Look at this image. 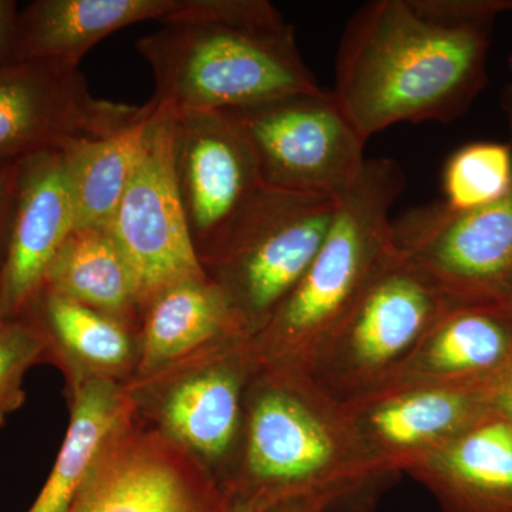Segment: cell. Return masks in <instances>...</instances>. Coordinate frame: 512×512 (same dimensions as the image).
Segmentation results:
<instances>
[{"label": "cell", "instance_id": "6da1fadb", "mask_svg": "<svg viewBox=\"0 0 512 512\" xmlns=\"http://www.w3.org/2000/svg\"><path fill=\"white\" fill-rule=\"evenodd\" d=\"M507 0H373L350 18L336 100L366 141L400 123H448L487 82L490 26Z\"/></svg>", "mask_w": 512, "mask_h": 512}, {"label": "cell", "instance_id": "7a4b0ae2", "mask_svg": "<svg viewBox=\"0 0 512 512\" xmlns=\"http://www.w3.org/2000/svg\"><path fill=\"white\" fill-rule=\"evenodd\" d=\"M137 52L151 67V103L173 114L228 111L319 90L295 30L266 0H194Z\"/></svg>", "mask_w": 512, "mask_h": 512}, {"label": "cell", "instance_id": "3957f363", "mask_svg": "<svg viewBox=\"0 0 512 512\" xmlns=\"http://www.w3.org/2000/svg\"><path fill=\"white\" fill-rule=\"evenodd\" d=\"M342 402L309 376L255 369L237 460L222 487L265 503L332 494L338 504L386 480Z\"/></svg>", "mask_w": 512, "mask_h": 512}, {"label": "cell", "instance_id": "277c9868", "mask_svg": "<svg viewBox=\"0 0 512 512\" xmlns=\"http://www.w3.org/2000/svg\"><path fill=\"white\" fill-rule=\"evenodd\" d=\"M406 184L390 158L367 160L305 276L264 328L248 339L259 372L312 377L320 357L396 255L390 212Z\"/></svg>", "mask_w": 512, "mask_h": 512}, {"label": "cell", "instance_id": "5b68a950", "mask_svg": "<svg viewBox=\"0 0 512 512\" xmlns=\"http://www.w3.org/2000/svg\"><path fill=\"white\" fill-rule=\"evenodd\" d=\"M338 207L335 198L265 187L204 265L248 338L264 328L311 268Z\"/></svg>", "mask_w": 512, "mask_h": 512}, {"label": "cell", "instance_id": "8992f818", "mask_svg": "<svg viewBox=\"0 0 512 512\" xmlns=\"http://www.w3.org/2000/svg\"><path fill=\"white\" fill-rule=\"evenodd\" d=\"M450 306L396 251L320 357L312 379L339 402L386 386Z\"/></svg>", "mask_w": 512, "mask_h": 512}, {"label": "cell", "instance_id": "52a82bcc", "mask_svg": "<svg viewBox=\"0 0 512 512\" xmlns=\"http://www.w3.org/2000/svg\"><path fill=\"white\" fill-rule=\"evenodd\" d=\"M254 372L248 339H235L124 386L144 419L224 484L241 446Z\"/></svg>", "mask_w": 512, "mask_h": 512}, {"label": "cell", "instance_id": "ba28073f", "mask_svg": "<svg viewBox=\"0 0 512 512\" xmlns=\"http://www.w3.org/2000/svg\"><path fill=\"white\" fill-rule=\"evenodd\" d=\"M222 113L247 138L265 187L342 200L365 167L366 141L333 92L319 89Z\"/></svg>", "mask_w": 512, "mask_h": 512}, {"label": "cell", "instance_id": "9c48e42d", "mask_svg": "<svg viewBox=\"0 0 512 512\" xmlns=\"http://www.w3.org/2000/svg\"><path fill=\"white\" fill-rule=\"evenodd\" d=\"M393 241L451 305L512 311V190L473 210L409 211L393 222Z\"/></svg>", "mask_w": 512, "mask_h": 512}, {"label": "cell", "instance_id": "30bf717a", "mask_svg": "<svg viewBox=\"0 0 512 512\" xmlns=\"http://www.w3.org/2000/svg\"><path fill=\"white\" fill-rule=\"evenodd\" d=\"M227 504L210 468L133 403L67 512H224Z\"/></svg>", "mask_w": 512, "mask_h": 512}, {"label": "cell", "instance_id": "8fae6325", "mask_svg": "<svg viewBox=\"0 0 512 512\" xmlns=\"http://www.w3.org/2000/svg\"><path fill=\"white\" fill-rule=\"evenodd\" d=\"M147 111V103L133 106L94 96L73 64L0 62V168L63 150L73 140L110 136Z\"/></svg>", "mask_w": 512, "mask_h": 512}, {"label": "cell", "instance_id": "7c38bea8", "mask_svg": "<svg viewBox=\"0 0 512 512\" xmlns=\"http://www.w3.org/2000/svg\"><path fill=\"white\" fill-rule=\"evenodd\" d=\"M173 168L192 245L204 268L265 184L247 138L222 111L173 114Z\"/></svg>", "mask_w": 512, "mask_h": 512}, {"label": "cell", "instance_id": "4fadbf2b", "mask_svg": "<svg viewBox=\"0 0 512 512\" xmlns=\"http://www.w3.org/2000/svg\"><path fill=\"white\" fill-rule=\"evenodd\" d=\"M107 231L136 279L141 311L161 289L207 276L175 184L173 114L168 111L154 107L143 153Z\"/></svg>", "mask_w": 512, "mask_h": 512}, {"label": "cell", "instance_id": "5bb4252c", "mask_svg": "<svg viewBox=\"0 0 512 512\" xmlns=\"http://www.w3.org/2000/svg\"><path fill=\"white\" fill-rule=\"evenodd\" d=\"M493 396V387L393 383L342 404L363 447L390 477L491 412Z\"/></svg>", "mask_w": 512, "mask_h": 512}, {"label": "cell", "instance_id": "9a60e30c", "mask_svg": "<svg viewBox=\"0 0 512 512\" xmlns=\"http://www.w3.org/2000/svg\"><path fill=\"white\" fill-rule=\"evenodd\" d=\"M73 229V198L63 151H46L19 163L0 269L2 322L26 312Z\"/></svg>", "mask_w": 512, "mask_h": 512}, {"label": "cell", "instance_id": "2e32d148", "mask_svg": "<svg viewBox=\"0 0 512 512\" xmlns=\"http://www.w3.org/2000/svg\"><path fill=\"white\" fill-rule=\"evenodd\" d=\"M404 473L443 512H512V423L493 409Z\"/></svg>", "mask_w": 512, "mask_h": 512}, {"label": "cell", "instance_id": "e0dca14e", "mask_svg": "<svg viewBox=\"0 0 512 512\" xmlns=\"http://www.w3.org/2000/svg\"><path fill=\"white\" fill-rule=\"evenodd\" d=\"M22 316L46 342L45 362L62 370L67 387L90 379L126 384L136 373L138 330L72 299L40 289Z\"/></svg>", "mask_w": 512, "mask_h": 512}, {"label": "cell", "instance_id": "ac0fdd59", "mask_svg": "<svg viewBox=\"0 0 512 512\" xmlns=\"http://www.w3.org/2000/svg\"><path fill=\"white\" fill-rule=\"evenodd\" d=\"M511 362L512 311L493 306L451 305L402 372L386 386L451 383L495 390Z\"/></svg>", "mask_w": 512, "mask_h": 512}, {"label": "cell", "instance_id": "d6986e66", "mask_svg": "<svg viewBox=\"0 0 512 512\" xmlns=\"http://www.w3.org/2000/svg\"><path fill=\"white\" fill-rule=\"evenodd\" d=\"M235 339L249 338L210 276L177 282L144 303L138 329L140 356L131 380L146 379Z\"/></svg>", "mask_w": 512, "mask_h": 512}, {"label": "cell", "instance_id": "ffe728a7", "mask_svg": "<svg viewBox=\"0 0 512 512\" xmlns=\"http://www.w3.org/2000/svg\"><path fill=\"white\" fill-rule=\"evenodd\" d=\"M194 0H35L18 16L16 59L80 66L107 36L141 22H170Z\"/></svg>", "mask_w": 512, "mask_h": 512}, {"label": "cell", "instance_id": "44dd1931", "mask_svg": "<svg viewBox=\"0 0 512 512\" xmlns=\"http://www.w3.org/2000/svg\"><path fill=\"white\" fill-rule=\"evenodd\" d=\"M69 429L50 476L28 512H67L114 431L133 409L126 386L113 380H83L67 387Z\"/></svg>", "mask_w": 512, "mask_h": 512}, {"label": "cell", "instance_id": "7402d4cb", "mask_svg": "<svg viewBox=\"0 0 512 512\" xmlns=\"http://www.w3.org/2000/svg\"><path fill=\"white\" fill-rule=\"evenodd\" d=\"M140 329L136 279L106 228L73 229L47 269L42 288Z\"/></svg>", "mask_w": 512, "mask_h": 512}, {"label": "cell", "instance_id": "603a6c76", "mask_svg": "<svg viewBox=\"0 0 512 512\" xmlns=\"http://www.w3.org/2000/svg\"><path fill=\"white\" fill-rule=\"evenodd\" d=\"M143 119L110 136L80 138L63 148L74 207V229L109 227L143 153L154 116L148 101Z\"/></svg>", "mask_w": 512, "mask_h": 512}, {"label": "cell", "instance_id": "cb8c5ba5", "mask_svg": "<svg viewBox=\"0 0 512 512\" xmlns=\"http://www.w3.org/2000/svg\"><path fill=\"white\" fill-rule=\"evenodd\" d=\"M512 190V148L495 141L461 147L443 171L444 204L451 210L484 207Z\"/></svg>", "mask_w": 512, "mask_h": 512}, {"label": "cell", "instance_id": "d4e9b609", "mask_svg": "<svg viewBox=\"0 0 512 512\" xmlns=\"http://www.w3.org/2000/svg\"><path fill=\"white\" fill-rule=\"evenodd\" d=\"M46 342L32 320L26 316L0 325V427L26 400V373L45 362Z\"/></svg>", "mask_w": 512, "mask_h": 512}, {"label": "cell", "instance_id": "484cf974", "mask_svg": "<svg viewBox=\"0 0 512 512\" xmlns=\"http://www.w3.org/2000/svg\"><path fill=\"white\" fill-rule=\"evenodd\" d=\"M18 167L19 164L0 168V269H2L6 244H8L10 215H12Z\"/></svg>", "mask_w": 512, "mask_h": 512}, {"label": "cell", "instance_id": "4316f807", "mask_svg": "<svg viewBox=\"0 0 512 512\" xmlns=\"http://www.w3.org/2000/svg\"><path fill=\"white\" fill-rule=\"evenodd\" d=\"M336 504H338L336 495H305V497L284 498V500L266 504L262 512H330Z\"/></svg>", "mask_w": 512, "mask_h": 512}, {"label": "cell", "instance_id": "83f0119b", "mask_svg": "<svg viewBox=\"0 0 512 512\" xmlns=\"http://www.w3.org/2000/svg\"><path fill=\"white\" fill-rule=\"evenodd\" d=\"M18 16V3L0 0V62L16 59Z\"/></svg>", "mask_w": 512, "mask_h": 512}, {"label": "cell", "instance_id": "f1b7e54d", "mask_svg": "<svg viewBox=\"0 0 512 512\" xmlns=\"http://www.w3.org/2000/svg\"><path fill=\"white\" fill-rule=\"evenodd\" d=\"M493 409L512 423V362L495 386Z\"/></svg>", "mask_w": 512, "mask_h": 512}, {"label": "cell", "instance_id": "f546056e", "mask_svg": "<svg viewBox=\"0 0 512 512\" xmlns=\"http://www.w3.org/2000/svg\"><path fill=\"white\" fill-rule=\"evenodd\" d=\"M266 504L268 503L258 498L228 494V504L224 512H262Z\"/></svg>", "mask_w": 512, "mask_h": 512}, {"label": "cell", "instance_id": "4dcf8cb0", "mask_svg": "<svg viewBox=\"0 0 512 512\" xmlns=\"http://www.w3.org/2000/svg\"><path fill=\"white\" fill-rule=\"evenodd\" d=\"M501 104H503L504 113L507 116L508 126H510L512 134V84L505 87L503 97H501Z\"/></svg>", "mask_w": 512, "mask_h": 512}, {"label": "cell", "instance_id": "1f68e13d", "mask_svg": "<svg viewBox=\"0 0 512 512\" xmlns=\"http://www.w3.org/2000/svg\"><path fill=\"white\" fill-rule=\"evenodd\" d=\"M507 5H508V10H512V0H508Z\"/></svg>", "mask_w": 512, "mask_h": 512}, {"label": "cell", "instance_id": "d6a6232c", "mask_svg": "<svg viewBox=\"0 0 512 512\" xmlns=\"http://www.w3.org/2000/svg\"><path fill=\"white\" fill-rule=\"evenodd\" d=\"M510 67H511V70H512V55L510 57Z\"/></svg>", "mask_w": 512, "mask_h": 512}, {"label": "cell", "instance_id": "836d02e7", "mask_svg": "<svg viewBox=\"0 0 512 512\" xmlns=\"http://www.w3.org/2000/svg\"><path fill=\"white\" fill-rule=\"evenodd\" d=\"M2 323H3V322H2V319H0V325H2Z\"/></svg>", "mask_w": 512, "mask_h": 512}]
</instances>
